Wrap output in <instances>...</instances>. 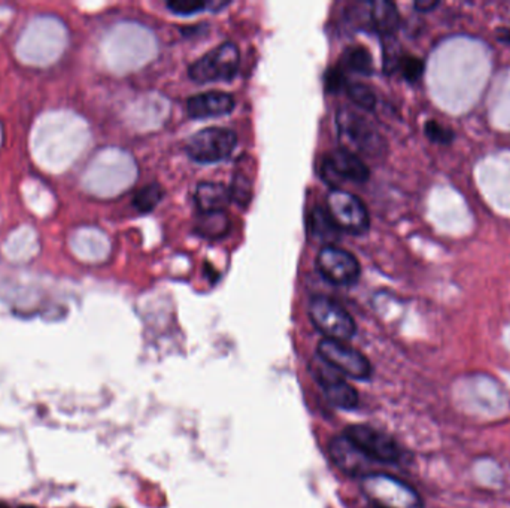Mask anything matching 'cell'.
Returning <instances> with one entry per match:
<instances>
[{"label": "cell", "instance_id": "6da1fadb", "mask_svg": "<svg viewBox=\"0 0 510 508\" xmlns=\"http://www.w3.org/2000/svg\"><path fill=\"white\" fill-rule=\"evenodd\" d=\"M336 126L343 148L354 154L381 157L387 151V142L374 124L351 108H341L336 112Z\"/></svg>", "mask_w": 510, "mask_h": 508}, {"label": "cell", "instance_id": "7a4b0ae2", "mask_svg": "<svg viewBox=\"0 0 510 508\" xmlns=\"http://www.w3.org/2000/svg\"><path fill=\"white\" fill-rule=\"evenodd\" d=\"M310 321L325 339L336 341L351 340L356 336L357 324L341 304L324 295H317L309 303Z\"/></svg>", "mask_w": 510, "mask_h": 508}, {"label": "cell", "instance_id": "3957f363", "mask_svg": "<svg viewBox=\"0 0 510 508\" xmlns=\"http://www.w3.org/2000/svg\"><path fill=\"white\" fill-rule=\"evenodd\" d=\"M239 64L241 53L237 45L233 42H224L192 64L188 75L197 84L230 81L236 77Z\"/></svg>", "mask_w": 510, "mask_h": 508}, {"label": "cell", "instance_id": "277c9868", "mask_svg": "<svg viewBox=\"0 0 510 508\" xmlns=\"http://www.w3.org/2000/svg\"><path fill=\"white\" fill-rule=\"evenodd\" d=\"M237 145L236 133L230 128H203L185 143L188 157L197 163H218L232 155Z\"/></svg>", "mask_w": 510, "mask_h": 508}, {"label": "cell", "instance_id": "5b68a950", "mask_svg": "<svg viewBox=\"0 0 510 508\" xmlns=\"http://www.w3.org/2000/svg\"><path fill=\"white\" fill-rule=\"evenodd\" d=\"M327 212L343 232L365 234L370 227L369 210L356 194L333 188L327 195Z\"/></svg>", "mask_w": 510, "mask_h": 508}, {"label": "cell", "instance_id": "8992f818", "mask_svg": "<svg viewBox=\"0 0 510 508\" xmlns=\"http://www.w3.org/2000/svg\"><path fill=\"white\" fill-rule=\"evenodd\" d=\"M363 489L378 507L423 508L421 499L414 489L403 481L385 474H370L363 479Z\"/></svg>", "mask_w": 510, "mask_h": 508}, {"label": "cell", "instance_id": "52a82bcc", "mask_svg": "<svg viewBox=\"0 0 510 508\" xmlns=\"http://www.w3.org/2000/svg\"><path fill=\"white\" fill-rule=\"evenodd\" d=\"M318 356L343 376L351 377L357 381H366L372 376V365H370L369 359L366 358L360 350L354 349L345 341L324 339L319 341Z\"/></svg>", "mask_w": 510, "mask_h": 508}, {"label": "cell", "instance_id": "ba28073f", "mask_svg": "<svg viewBox=\"0 0 510 508\" xmlns=\"http://www.w3.org/2000/svg\"><path fill=\"white\" fill-rule=\"evenodd\" d=\"M343 436L370 461L396 463L400 459V447L396 440L369 425H351Z\"/></svg>", "mask_w": 510, "mask_h": 508}, {"label": "cell", "instance_id": "9c48e42d", "mask_svg": "<svg viewBox=\"0 0 510 508\" xmlns=\"http://www.w3.org/2000/svg\"><path fill=\"white\" fill-rule=\"evenodd\" d=\"M317 266L321 274L334 285H351L360 277L358 259L336 245H325L319 250Z\"/></svg>", "mask_w": 510, "mask_h": 508}, {"label": "cell", "instance_id": "30bf717a", "mask_svg": "<svg viewBox=\"0 0 510 508\" xmlns=\"http://www.w3.org/2000/svg\"><path fill=\"white\" fill-rule=\"evenodd\" d=\"M324 181L330 185H336L339 182L352 181L363 184L370 177V170L365 161L351 151L341 148L327 155L323 161Z\"/></svg>", "mask_w": 510, "mask_h": 508}, {"label": "cell", "instance_id": "8fae6325", "mask_svg": "<svg viewBox=\"0 0 510 508\" xmlns=\"http://www.w3.org/2000/svg\"><path fill=\"white\" fill-rule=\"evenodd\" d=\"M318 359L321 364L314 365V377L323 388L328 401L339 409H356L358 401H360L356 388L351 383H348L341 373H337L327 363H324L319 356Z\"/></svg>", "mask_w": 510, "mask_h": 508}, {"label": "cell", "instance_id": "7c38bea8", "mask_svg": "<svg viewBox=\"0 0 510 508\" xmlns=\"http://www.w3.org/2000/svg\"><path fill=\"white\" fill-rule=\"evenodd\" d=\"M234 97L224 91H208L193 95L187 102L188 115L192 119H203L227 115L234 110Z\"/></svg>", "mask_w": 510, "mask_h": 508}, {"label": "cell", "instance_id": "4fadbf2b", "mask_svg": "<svg viewBox=\"0 0 510 508\" xmlns=\"http://www.w3.org/2000/svg\"><path fill=\"white\" fill-rule=\"evenodd\" d=\"M330 455L337 467L341 468L343 472L357 476L358 472L363 471L365 468V461H367L365 455L348 440L347 437H336L330 443Z\"/></svg>", "mask_w": 510, "mask_h": 508}, {"label": "cell", "instance_id": "5bb4252c", "mask_svg": "<svg viewBox=\"0 0 510 508\" xmlns=\"http://www.w3.org/2000/svg\"><path fill=\"white\" fill-rule=\"evenodd\" d=\"M370 30L382 37H392L400 26V14L397 6L388 0L369 2Z\"/></svg>", "mask_w": 510, "mask_h": 508}, {"label": "cell", "instance_id": "9a60e30c", "mask_svg": "<svg viewBox=\"0 0 510 508\" xmlns=\"http://www.w3.org/2000/svg\"><path fill=\"white\" fill-rule=\"evenodd\" d=\"M201 212H221L232 201L230 190L218 182H201L194 193Z\"/></svg>", "mask_w": 510, "mask_h": 508}, {"label": "cell", "instance_id": "2e32d148", "mask_svg": "<svg viewBox=\"0 0 510 508\" xmlns=\"http://www.w3.org/2000/svg\"><path fill=\"white\" fill-rule=\"evenodd\" d=\"M196 232L206 239H221L230 232V219L221 212H201L196 219Z\"/></svg>", "mask_w": 510, "mask_h": 508}, {"label": "cell", "instance_id": "e0dca14e", "mask_svg": "<svg viewBox=\"0 0 510 508\" xmlns=\"http://www.w3.org/2000/svg\"><path fill=\"white\" fill-rule=\"evenodd\" d=\"M342 66L354 73L370 75L374 72V59L365 46H352L343 54Z\"/></svg>", "mask_w": 510, "mask_h": 508}, {"label": "cell", "instance_id": "ac0fdd59", "mask_svg": "<svg viewBox=\"0 0 510 508\" xmlns=\"http://www.w3.org/2000/svg\"><path fill=\"white\" fill-rule=\"evenodd\" d=\"M309 227L315 237L321 241H328L337 236L339 228L333 223L332 217L328 215L327 209L324 208H315L310 214Z\"/></svg>", "mask_w": 510, "mask_h": 508}, {"label": "cell", "instance_id": "d6986e66", "mask_svg": "<svg viewBox=\"0 0 510 508\" xmlns=\"http://www.w3.org/2000/svg\"><path fill=\"white\" fill-rule=\"evenodd\" d=\"M164 191L159 184H150L137 191L133 205L142 214H148L151 210L155 209V206L159 205L163 199Z\"/></svg>", "mask_w": 510, "mask_h": 508}, {"label": "cell", "instance_id": "ffe728a7", "mask_svg": "<svg viewBox=\"0 0 510 508\" xmlns=\"http://www.w3.org/2000/svg\"><path fill=\"white\" fill-rule=\"evenodd\" d=\"M348 97L360 106L361 110L374 111L376 106V95L370 86L361 84V82H347L345 86Z\"/></svg>", "mask_w": 510, "mask_h": 508}, {"label": "cell", "instance_id": "44dd1931", "mask_svg": "<svg viewBox=\"0 0 510 508\" xmlns=\"http://www.w3.org/2000/svg\"><path fill=\"white\" fill-rule=\"evenodd\" d=\"M228 190H230L232 201H236L239 206L250 205L251 199H252V185L248 181V177L243 176V175H236Z\"/></svg>", "mask_w": 510, "mask_h": 508}, {"label": "cell", "instance_id": "7402d4cb", "mask_svg": "<svg viewBox=\"0 0 510 508\" xmlns=\"http://www.w3.org/2000/svg\"><path fill=\"white\" fill-rule=\"evenodd\" d=\"M210 4L203 0H169L166 6L177 15L199 14L201 11L206 10Z\"/></svg>", "mask_w": 510, "mask_h": 508}, {"label": "cell", "instance_id": "603a6c76", "mask_svg": "<svg viewBox=\"0 0 510 508\" xmlns=\"http://www.w3.org/2000/svg\"><path fill=\"white\" fill-rule=\"evenodd\" d=\"M424 68H425L424 61L418 59V57H414V55L401 57V72H403V77L409 82L418 81L419 78L423 77Z\"/></svg>", "mask_w": 510, "mask_h": 508}, {"label": "cell", "instance_id": "cb8c5ba5", "mask_svg": "<svg viewBox=\"0 0 510 508\" xmlns=\"http://www.w3.org/2000/svg\"><path fill=\"white\" fill-rule=\"evenodd\" d=\"M425 135L429 137L430 141L438 142V143H449L454 139V133L448 128L443 127L436 121H429L425 123Z\"/></svg>", "mask_w": 510, "mask_h": 508}, {"label": "cell", "instance_id": "d4e9b609", "mask_svg": "<svg viewBox=\"0 0 510 508\" xmlns=\"http://www.w3.org/2000/svg\"><path fill=\"white\" fill-rule=\"evenodd\" d=\"M345 86H347V79H345L342 69H328L327 73H325V88H327V91L336 93V91L341 90Z\"/></svg>", "mask_w": 510, "mask_h": 508}, {"label": "cell", "instance_id": "484cf974", "mask_svg": "<svg viewBox=\"0 0 510 508\" xmlns=\"http://www.w3.org/2000/svg\"><path fill=\"white\" fill-rule=\"evenodd\" d=\"M438 5V0H418V2H415V10H418L419 12H430Z\"/></svg>", "mask_w": 510, "mask_h": 508}, {"label": "cell", "instance_id": "4316f807", "mask_svg": "<svg viewBox=\"0 0 510 508\" xmlns=\"http://www.w3.org/2000/svg\"><path fill=\"white\" fill-rule=\"evenodd\" d=\"M497 37L498 41L505 42L510 45V28H500L497 30Z\"/></svg>", "mask_w": 510, "mask_h": 508}, {"label": "cell", "instance_id": "83f0119b", "mask_svg": "<svg viewBox=\"0 0 510 508\" xmlns=\"http://www.w3.org/2000/svg\"><path fill=\"white\" fill-rule=\"evenodd\" d=\"M0 508H8V507H6L5 504H0Z\"/></svg>", "mask_w": 510, "mask_h": 508}, {"label": "cell", "instance_id": "f1b7e54d", "mask_svg": "<svg viewBox=\"0 0 510 508\" xmlns=\"http://www.w3.org/2000/svg\"><path fill=\"white\" fill-rule=\"evenodd\" d=\"M20 508H35V507H32V505H24V507H20Z\"/></svg>", "mask_w": 510, "mask_h": 508}, {"label": "cell", "instance_id": "f546056e", "mask_svg": "<svg viewBox=\"0 0 510 508\" xmlns=\"http://www.w3.org/2000/svg\"><path fill=\"white\" fill-rule=\"evenodd\" d=\"M374 508H382V507H378V505H374Z\"/></svg>", "mask_w": 510, "mask_h": 508}]
</instances>
